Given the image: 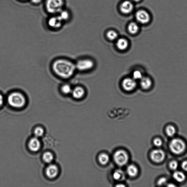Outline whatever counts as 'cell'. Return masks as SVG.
Wrapping results in <instances>:
<instances>
[{"mask_svg":"<svg viewBox=\"0 0 187 187\" xmlns=\"http://www.w3.org/2000/svg\"><path fill=\"white\" fill-rule=\"evenodd\" d=\"M52 69L55 74L64 79L72 76L76 69L75 65L71 61L65 59H58L53 63Z\"/></svg>","mask_w":187,"mask_h":187,"instance_id":"6da1fadb","label":"cell"},{"mask_svg":"<svg viewBox=\"0 0 187 187\" xmlns=\"http://www.w3.org/2000/svg\"><path fill=\"white\" fill-rule=\"evenodd\" d=\"M7 100L10 106L16 108L23 107L26 102V98L23 94L17 92H12L9 94Z\"/></svg>","mask_w":187,"mask_h":187,"instance_id":"7a4b0ae2","label":"cell"},{"mask_svg":"<svg viewBox=\"0 0 187 187\" xmlns=\"http://www.w3.org/2000/svg\"><path fill=\"white\" fill-rule=\"evenodd\" d=\"M64 0H47L46 7L47 11L52 14L59 13L63 10Z\"/></svg>","mask_w":187,"mask_h":187,"instance_id":"3957f363","label":"cell"},{"mask_svg":"<svg viewBox=\"0 0 187 187\" xmlns=\"http://www.w3.org/2000/svg\"><path fill=\"white\" fill-rule=\"evenodd\" d=\"M169 148L172 153L175 154L180 155L183 153L186 149V145L182 140L175 138L170 141Z\"/></svg>","mask_w":187,"mask_h":187,"instance_id":"277c9868","label":"cell"},{"mask_svg":"<svg viewBox=\"0 0 187 187\" xmlns=\"http://www.w3.org/2000/svg\"><path fill=\"white\" fill-rule=\"evenodd\" d=\"M129 156L126 151L123 149H119L115 152L114 155V161L119 166H124L128 163Z\"/></svg>","mask_w":187,"mask_h":187,"instance_id":"5b68a950","label":"cell"},{"mask_svg":"<svg viewBox=\"0 0 187 187\" xmlns=\"http://www.w3.org/2000/svg\"><path fill=\"white\" fill-rule=\"evenodd\" d=\"M76 69L80 71H86L91 69L94 65L93 61L89 59L80 60L76 64Z\"/></svg>","mask_w":187,"mask_h":187,"instance_id":"8992f818","label":"cell"},{"mask_svg":"<svg viewBox=\"0 0 187 187\" xmlns=\"http://www.w3.org/2000/svg\"><path fill=\"white\" fill-rule=\"evenodd\" d=\"M122 86L125 91H131L136 88L137 83L136 80L133 78H127L123 80Z\"/></svg>","mask_w":187,"mask_h":187,"instance_id":"52a82bcc","label":"cell"},{"mask_svg":"<svg viewBox=\"0 0 187 187\" xmlns=\"http://www.w3.org/2000/svg\"><path fill=\"white\" fill-rule=\"evenodd\" d=\"M140 81V85L141 89L145 91H149L153 87V80L149 76H144Z\"/></svg>","mask_w":187,"mask_h":187,"instance_id":"ba28073f","label":"cell"},{"mask_svg":"<svg viewBox=\"0 0 187 187\" xmlns=\"http://www.w3.org/2000/svg\"><path fill=\"white\" fill-rule=\"evenodd\" d=\"M136 18L137 21L143 24L149 23L151 19L149 14L144 10H140L137 11L136 14Z\"/></svg>","mask_w":187,"mask_h":187,"instance_id":"9c48e42d","label":"cell"},{"mask_svg":"<svg viewBox=\"0 0 187 187\" xmlns=\"http://www.w3.org/2000/svg\"><path fill=\"white\" fill-rule=\"evenodd\" d=\"M165 154L161 149L154 150L151 152L150 157L152 161L156 163H160L163 161L165 158Z\"/></svg>","mask_w":187,"mask_h":187,"instance_id":"30bf717a","label":"cell"},{"mask_svg":"<svg viewBox=\"0 0 187 187\" xmlns=\"http://www.w3.org/2000/svg\"><path fill=\"white\" fill-rule=\"evenodd\" d=\"M63 21L59 16H53L49 18L48 24L51 28L57 29L60 28L62 25Z\"/></svg>","mask_w":187,"mask_h":187,"instance_id":"8fae6325","label":"cell"},{"mask_svg":"<svg viewBox=\"0 0 187 187\" xmlns=\"http://www.w3.org/2000/svg\"><path fill=\"white\" fill-rule=\"evenodd\" d=\"M58 172V167L54 164H51L46 168V174L49 178H53L56 177Z\"/></svg>","mask_w":187,"mask_h":187,"instance_id":"7c38bea8","label":"cell"},{"mask_svg":"<svg viewBox=\"0 0 187 187\" xmlns=\"http://www.w3.org/2000/svg\"><path fill=\"white\" fill-rule=\"evenodd\" d=\"M28 147L31 151L37 152L39 150L41 143L38 137H35L30 139L29 142Z\"/></svg>","mask_w":187,"mask_h":187,"instance_id":"4fadbf2b","label":"cell"},{"mask_svg":"<svg viewBox=\"0 0 187 187\" xmlns=\"http://www.w3.org/2000/svg\"><path fill=\"white\" fill-rule=\"evenodd\" d=\"M120 9L123 13L128 14L131 13L133 9V5L131 2L125 1L121 4Z\"/></svg>","mask_w":187,"mask_h":187,"instance_id":"5bb4252c","label":"cell"},{"mask_svg":"<svg viewBox=\"0 0 187 187\" xmlns=\"http://www.w3.org/2000/svg\"><path fill=\"white\" fill-rule=\"evenodd\" d=\"M85 90L83 87L78 86L72 90L71 93L74 98L79 99L85 95Z\"/></svg>","mask_w":187,"mask_h":187,"instance_id":"9a60e30c","label":"cell"},{"mask_svg":"<svg viewBox=\"0 0 187 187\" xmlns=\"http://www.w3.org/2000/svg\"><path fill=\"white\" fill-rule=\"evenodd\" d=\"M116 46L119 50L124 51L128 48L129 43L128 40L124 38H120L117 40Z\"/></svg>","mask_w":187,"mask_h":187,"instance_id":"2e32d148","label":"cell"},{"mask_svg":"<svg viewBox=\"0 0 187 187\" xmlns=\"http://www.w3.org/2000/svg\"><path fill=\"white\" fill-rule=\"evenodd\" d=\"M127 174L131 177H134L138 174L139 170L136 166L133 164H131L127 167Z\"/></svg>","mask_w":187,"mask_h":187,"instance_id":"e0dca14e","label":"cell"},{"mask_svg":"<svg viewBox=\"0 0 187 187\" xmlns=\"http://www.w3.org/2000/svg\"><path fill=\"white\" fill-rule=\"evenodd\" d=\"M139 29L138 24L136 22H131L128 25V30L129 32L131 34H136L138 32Z\"/></svg>","mask_w":187,"mask_h":187,"instance_id":"ac0fdd59","label":"cell"},{"mask_svg":"<svg viewBox=\"0 0 187 187\" xmlns=\"http://www.w3.org/2000/svg\"><path fill=\"white\" fill-rule=\"evenodd\" d=\"M173 176L174 180L179 182H184L186 179V176L184 173L180 171L175 172L173 174Z\"/></svg>","mask_w":187,"mask_h":187,"instance_id":"d6986e66","label":"cell"},{"mask_svg":"<svg viewBox=\"0 0 187 187\" xmlns=\"http://www.w3.org/2000/svg\"><path fill=\"white\" fill-rule=\"evenodd\" d=\"M109 157L105 153H102L99 155L98 161L102 165H106L109 161Z\"/></svg>","mask_w":187,"mask_h":187,"instance_id":"ffe728a7","label":"cell"},{"mask_svg":"<svg viewBox=\"0 0 187 187\" xmlns=\"http://www.w3.org/2000/svg\"><path fill=\"white\" fill-rule=\"evenodd\" d=\"M113 177L117 180H122L125 177L124 172L121 170H117L113 173Z\"/></svg>","mask_w":187,"mask_h":187,"instance_id":"44dd1931","label":"cell"},{"mask_svg":"<svg viewBox=\"0 0 187 187\" xmlns=\"http://www.w3.org/2000/svg\"><path fill=\"white\" fill-rule=\"evenodd\" d=\"M43 159L46 163H50L53 159V156L50 152H46L43 154Z\"/></svg>","mask_w":187,"mask_h":187,"instance_id":"7402d4cb","label":"cell"},{"mask_svg":"<svg viewBox=\"0 0 187 187\" xmlns=\"http://www.w3.org/2000/svg\"><path fill=\"white\" fill-rule=\"evenodd\" d=\"M175 128L172 125H168L166 128V134L169 137H173L176 133Z\"/></svg>","mask_w":187,"mask_h":187,"instance_id":"603a6c76","label":"cell"},{"mask_svg":"<svg viewBox=\"0 0 187 187\" xmlns=\"http://www.w3.org/2000/svg\"><path fill=\"white\" fill-rule=\"evenodd\" d=\"M107 38L109 40L114 41L118 38V34L114 30H110L107 33Z\"/></svg>","mask_w":187,"mask_h":187,"instance_id":"cb8c5ba5","label":"cell"},{"mask_svg":"<svg viewBox=\"0 0 187 187\" xmlns=\"http://www.w3.org/2000/svg\"><path fill=\"white\" fill-rule=\"evenodd\" d=\"M59 17L60 18L63 22L69 19V12L66 10H62L59 12Z\"/></svg>","mask_w":187,"mask_h":187,"instance_id":"d4e9b609","label":"cell"},{"mask_svg":"<svg viewBox=\"0 0 187 187\" xmlns=\"http://www.w3.org/2000/svg\"><path fill=\"white\" fill-rule=\"evenodd\" d=\"M72 90L71 86L68 84H65V85L62 86L61 87V92L65 94H68L71 93Z\"/></svg>","mask_w":187,"mask_h":187,"instance_id":"484cf974","label":"cell"},{"mask_svg":"<svg viewBox=\"0 0 187 187\" xmlns=\"http://www.w3.org/2000/svg\"><path fill=\"white\" fill-rule=\"evenodd\" d=\"M144 76L140 71H135L133 73V78L135 80H140Z\"/></svg>","mask_w":187,"mask_h":187,"instance_id":"4316f807","label":"cell"},{"mask_svg":"<svg viewBox=\"0 0 187 187\" xmlns=\"http://www.w3.org/2000/svg\"><path fill=\"white\" fill-rule=\"evenodd\" d=\"M44 131L41 127H37L34 130V133L35 135L37 137L42 136L44 134Z\"/></svg>","mask_w":187,"mask_h":187,"instance_id":"83f0119b","label":"cell"},{"mask_svg":"<svg viewBox=\"0 0 187 187\" xmlns=\"http://www.w3.org/2000/svg\"><path fill=\"white\" fill-rule=\"evenodd\" d=\"M178 166V164L177 162L176 161H173L170 162L169 167L172 170H176L177 169Z\"/></svg>","mask_w":187,"mask_h":187,"instance_id":"f1b7e54d","label":"cell"},{"mask_svg":"<svg viewBox=\"0 0 187 187\" xmlns=\"http://www.w3.org/2000/svg\"><path fill=\"white\" fill-rule=\"evenodd\" d=\"M153 143L157 147H161L163 144L161 140L158 138H155L154 140Z\"/></svg>","mask_w":187,"mask_h":187,"instance_id":"f546056e","label":"cell"},{"mask_svg":"<svg viewBox=\"0 0 187 187\" xmlns=\"http://www.w3.org/2000/svg\"><path fill=\"white\" fill-rule=\"evenodd\" d=\"M167 182V178L165 177H162L160 178L158 180V184L159 186H161L162 185L165 184Z\"/></svg>","mask_w":187,"mask_h":187,"instance_id":"4dcf8cb0","label":"cell"},{"mask_svg":"<svg viewBox=\"0 0 187 187\" xmlns=\"http://www.w3.org/2000/svg\"><path fill=\"white\" fill-rule=\"evenodd\" d=\"M182 168L185 171H187V161L182 162L181 164Z\"/></svg>","mask_w":187,"mask_h":187,"instance_id":"1f68e13d","label":"cell"},{"mask_svg":"<svg viewBox=\"0 0 187 187\" xmlns=\"http://www.w3.org/2000/svg\"><path fill=\"white\" fill-rule=\"evenodd\" d=\"M4 102V98L3 96L0 94V107L3 105Z\"/></svg>","mask_w":187,"mask_h":187,"instance_id":"d6a6232c","label":"cell"},{"mask_svg":"<svg viewBox=\"0 0 187 187\" xmlns=\"http://www.w3.org/2000/svg\"><path fill=\"white\" fill-rule=\"evenodd\" d=\"M42 1V0H31L32 3L35 4L40 3Z\"/></svg>","mask_w":187,"mask_h":187,"instance_id":"836d02e7","label":"cell"},{"mask_svg":"<svg viewBox=\"0 0 187 187\" xmlns=\"http://www.w3.org/2000/svg\"><path fill=\"white\" fill-rule=\"evenodd\" d=\"M168 186H176L175 185H174L173 184H169L168 185Z\"/></svg>","mask_w":187,"mask_h":187,"instance_id":"e575fe53","label":"cell"},{"mask_svg":"<svg viewBox=\"0 0 187 187\" xmlns=\"http://www.w3.org/2000/svg\"><path fill=\"white\" fill-rule=\"evenodd\" d=\"M132 1L135 2H138L140 1L141 0H132Z\"/></svg>","mask_w":187,"mask_h":187,"instance_id":"d590c367","label":"cell"},{"mask_svg":"<svg viewBox=\"0 0 187 187\" xmlns=\"http://www.w3.org/2000/svg\"><path fill=\"white\" fill-rule=\"evenodd\" d=\"M117 186H125V185H117Z\"/></svg>","mask_w":187,"mask_h":187,"instance_id":"8d00e7d4","label":"cell"}]
</instances>
